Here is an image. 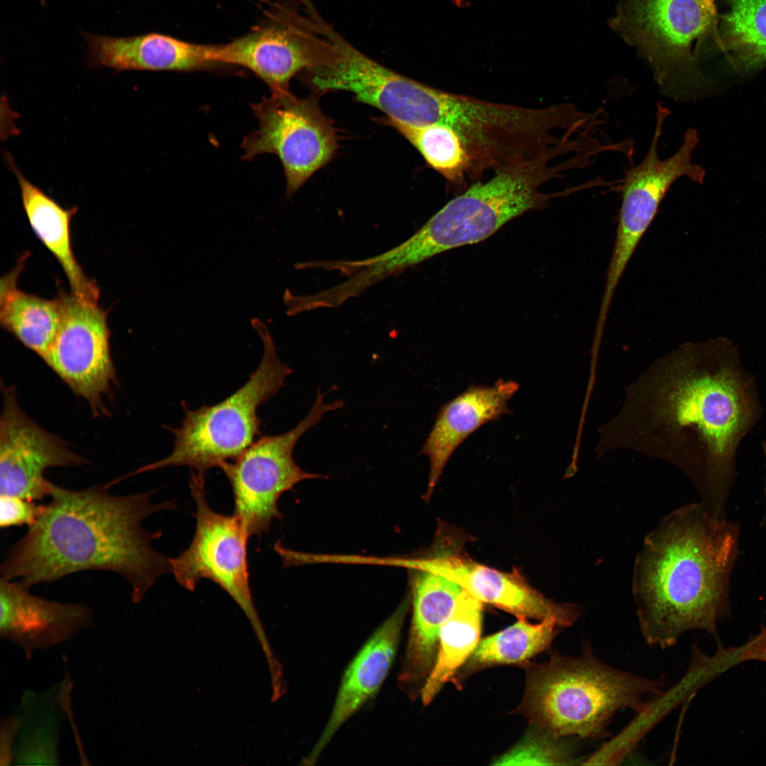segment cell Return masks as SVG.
<instances>
[{
  "mask_svg": "<svg viewBox=\"0 0 766 766\" xmlns=\"http://www.w3.org/2000/svg\"><path fill=\"white\" fill-rule=\"evenodd\" d=\"M659 363L636 387L623 414L633 418L622 420L640 428L634 432L640 440L674 444L701 503L726 518L738 447L762 414L753 376L722 337L685 344Z\"/></svg>",
  "mask_w": 766,
  "mask_h": 766,
  "instance_id": "obj_1",
  "label": "cell"
},
{
  "mask_svg": "<svg viewBox=\"0 0 766 766\" xmlns=\"http://www.w3.org/2000/svg\"><path fill=\"white\" fill-rule=\"evenodd\" d=\"M106 489L73 491L50 482V501L1 563V578L30 587L84 570L111 571L128 581L133 601H140L170 571L169 558L152 547L162 533L143 523L175 504H152L149 492L116 496Z\"/></svg>",
  "mask_w": 766,
  "mask_h": 766,
  "instance_id": "obj_2",
  "label": "cell"
},
{
  "mask_svg": "<svg viewBox=\"0 0 766 766\" xmlns=\"http://www.w3.org/2000/svg\"><path fill=\"white\" fill-rule=\"evenodd\" d=\"M737 523L700 502L684 506L650 533L635 565L633 592L645 641L662 649L685 632L716 635L730 614V582L738 558Z\"/></svg>",
  "mask_w": 766,
  "mask_h": 766,
  "instance_id": "obj_3",
  "label": "cell"
},
{
  "mask_svg": "<svg viewBox=\"0 0 766 766\" xmlns=\"http://www.w3.org/2000/svg\"><path fill=\"white\" fill-rule=\"evenodd\" d=\"M663 683L614 668L583 642L577 657L555 655L528 670L519 709L540 730L557 737L599 740L620 709H647L643 698L658 694Z\"/></svg>",
  "mask_w": 766,
  "mask_h": 766,
  "instance_id": "obj_4",
  "label": "cell"
},
{
  "mask_svg": "<svg viewBox=\"0 0 766 766\" xmlns=\"http://www.w3.org/2000/svg\"><path fill=\"white\" fill-rule=\"evenodd\" d=\"M549 152L496 170L487 181H477L449 201L412 236L387 251L386 260L401 272L445 251L481 242L512 219L545 209L565 196L563 190L544 193L540 188L560 177L562 167Z\"/></svg>",
  "mask_w": 766,
  "mask_h": 766,
  "instance_id": "obj_5",
  "label": "cell"
},
{
  "mask_svg": "<svg viewBox=\"0 0 766 766\" xmlns=\"http://www.w3.org/2000/svg\"><path fill=\"white\" fill-rule=\"evenodd\" d=\"M252 326L262 340L264 352L245 384L216 404L194 410L184 406L181 426L169 428L174 437L171 454L130 476L179 466L205 474L209 470L236 459L255 441L261 428L257 409L284 386L292 369L279 358L263 323L254 319Z\"/></svg>",
  "mask_w": 766,
  "mask_h": 766,
  "instance_id": "obj_6",
  "label": "cell"
},
{
  "mask_svg": "<svg viewBox=\"0 0 766 766\" xmlns=\"http://www.w3.org/2000/svg\"><path fill=\"white\" fill-rule=\"evenodd\" d=\"M717 21L715 0H621L610 24L648 62L663 94L682 100L703 82V45L721 43Z\"/></svg>",
  "mask_w": 766,
  "mask_h": 766,
  "instance_id": "obj_7",
  "label": "cell"
},
{
  "mask_svg": "<svg viewBox=\"0 0 766 766\" xmlns=\"http://www.w3.org/2000/svg\"><path fill=\"white\" fill-rule=\"evenodd\" d=\"M669 115V110L658 103L649 148L643 160L626 172L621 182L616 239L598 316L602 321L607 318L621 277L667 191L679 178L686 177L701 182L704 177V170L692 162L693 152L699 141L694 129L685 132L675 153L666 159L660 157V140Z\"/></svg>",
  "mask_w": 766,
  "mask_h": 766,
  "instance_id": "obj_8",
  "label": "cell"
},
{
  "mask_svg": "<svg viewBox=\"0 0 766 766\" xmlns=\"http://www.w3.org/2000/svg\"><path fill=\"white\" fill-rule=\"evenodd\" d=\"M325 394L318 389L311 410L294 428L260 438L236 459L220 466L232 489L233 515L250 537L266 533L274 519L282 517L278 501L284 492L303 480L321 477L296 465L293 450L326 413L343 406L340 400L327 404Z\"/></svg>",
  "mask_w": 766,
  "mask_h": 766,
  "instance_id": "obj_9",
  "label": "cell"
},
{
  "mask_svg": "<svg viewBox=\"0 0 766 766\" xmlns=\"http://www.w3.org/2000/svg\"><path fill=\"white\" fill-rule=\"evenodd\" d=\"M251 108L258 128L244 138L243 159L276 155L284 169L286 194L291 196L334 157L338 146L335 128L313 96L271 92Z\"/></svg>",
  "mask_w": 766,
  "mask_h": 766,
  "instance_id": "obj_10",
  "label": "cell"
},
{
  "mask_svg": "<svg viewBox=\"0 0 766 766\" xmlns=\"http://www.w3.org/2000/svg\"><path fill=\"white\" fill-rule=\"evenodd\" d=\"M245 35L216 45V60L248 69L271 92L290 91L296 74L320 67L330 58L332 45L304 9V14L280 9Z\"/></svg>",
  "mask_w": 766,
  "mask_h": 766,
  "instance_id": "obj_11",
  "label": "cell"
},
{
  "mask_svg": "<svg viewBox=\"0 0 766 766\" xmlns=\"http://www.w3.org/2000/svg\"><path fill=\"white\" fill-rule=\"evenodd\" d=\"M189 487L196 503V529L189 547L169 558L170 572L185 589L209 579L226 591L245 610H252L247 544L250 537L233 514L218 513L209 506L205 474L192 472Z\"/></svg>",
  "mask_w": 766,
  "mask_h": 766,
  "instance_id": "obj_12",
  "label": "cell"
},
{
  "mask_svg": "<svg viewBox=\"0 0 766 766\" xmlns=\"http://www.w3.org/2000/svg\"><path fill=\"white\" fill-rule=\"evenodd\" d=\"M58 297L61 321L43 361L74 394L87 401L94 416L107 415L104 398L111 393L116 381L107 313L97 303L72 293Z\"/></svg>",
  "mask_w": 766,
  "mask_h": 766,
  "instance_id": "obj_13",
  "label": "cell"
},
{
  "mask_svg": "<svg viewBox=\"0 0 766 766\" xmlns=\"http://www.w3.org/2000/svg\"><path fill=\"white\" fill-rule=\"evenodd\" d=\"M440 545L424 557L386 558L385 562L443 575L457 582L483 604H489L518 618L540 621L551 618L560 627H568L579 617L580 610L577 606L547 599L517 570L513 572H501L476 562L453 543Z\"/></svg>",
  "mask_w": 766,
  "mask_h": 766,
  "instance_id": "obj_14",
  "label": "cell"
},
{
  "mask_svg": "<svg viewBox=\"0 0 766 766\" xmlns=\"http://www.w3.org/2000/svg\"><path fill=\"white\" fill-rule=\"evenodd\" d=\"M1 388L0 494L43 499L50 492L51 482L44 476L47 469L79 465L85 460L21 410L14 387Z\"/></svg>",
  "mask_w": 766,
  "mask_h": 766,
  "instance_id": "obj_15",
  "label": "cell"
},
{
  "mask_svg": "<svg viewBox=\"0 0 766 766\" xmlns=\"http://www.w3.org/2000/svg\"><path fill=\"white\" fill-rule=\"evenodd\" d=\"M18 581L1 577L0 635L27 657L70 639L91 618L89 607L48 600L32 594Z\"/></svg>",
  "mask_w": 766,
  "mask_h": 766,
  "instance_id": "obj_16",
  "label": "cell"
},
{
  "mask_svg": "<svg viewBox=\"0 0 766 766\" xmlns=\"http://www.w3.org/2000/svg\"><path fill=\"white\" fill-rule=\"evenodd\" d=\"M87 63L92 67L127 70L194 71L221 66L215 45L184 41L160 33L113 37L82 32Z\"/></svg>",
  "mask_w": 766,
  "mask_h": 766,
  "instance_id": "obj_17",
  "label": "cell"
},
{
  "mask_svg": "<svg viewBox=\"0 0 766 766\" xmlns=\"http://www.w3.org/2000/svg\"><path fill=\"white\" fill-rule=\"evenodd\" d=\"M518 388L517 382L503 379L492 386L472 385L442 406L420 451L430 462L426 499L457 447L482 425L509 413L508 401Z\"/></svg>",
  "mask_w": 766,
  "mask_h": 766,
  "instance_id": "obj_18",
  "label": "cell"
},
{
  "mask_svg": "<svg viewBox=\"0 0 766 766\" xmlns=\"http://www.w3.org/2000/svg\"><path fill=\"white\" fill-rule=\"evenodd\" d=\"M407 604L402 603L375 631L347 667L328 723L308 758L311 763L383 683L396 655Z\"/></svg>",
  "mask_w": 766,
  "mask_h": 766,
  "instance_id": "obj_19",
  "label": "cell"
},
{
  "mask_svg": "<svg viewBox=\"0 0 766 766\" xmlns=\"http://www.w3.org/2000/svg\"><path fill=\"white\" fill-rule=\"evenodd\" d=\"M413 617L401 679L416 681L429 672L440 629L452 614L462 588L440 574L413 570Z\"/></svg>",
  "mask_w": 766,
  "mask_h": 766,
  "instance_id": "obj_20",
  "label": "cell"
},
{
  "mask_svg": "<svg viewBox=\"0 0 766 766\" xmlns=\"http://www.w3.org/2000/svg\"><path fill=\"white\" fill-rule=\"evenodd\" d=\"M9 165L17 178L24 211L35 235L62 267L71 293L81 299L97 303L99 289L84 273L71 247L70 221L77 207L64 209L20 172L13 161Z\"/></svg>",
  "mask_w": 766,
  "mask_h": 766,
  "instance_id": "obj_21",
  "label": "cell"
},
{
  "mask_svg": "<svg viewBox=\"0 0 766 766\" xmlns=\"http://www.w3.org/2000/svg\"><path fill=\"white\" fill-rule=\"evenodd\" d=\"M16 274V272L9 274L1 283V323L43 360L60 327V300L58 296L48 300L19 290Z\"/></svg>",
  "mask_w": 766,
  "mask_h": 766,
  "instance_id": "obj_22",
  "label": "cell"
},
{
  "mask_svg": "<svg viewBox=\"0 0 766 766\" xmlns=\"http://www.w3.org/2000/svg\"><path fill=\"white\" fill-rule=\"evenodd\" d=\"M482 609L483 603L462 589L440 631L435 662L421 690L425 705L433 699L475 649L481 632Z\"/></svg>",
  "mask_w": 766,
  "mask_h": 766,
  "instance_id": "obj_23",
  "label": "cell"
},
{
  "mask_svg": "<svg viewBox=\"0 0 766 766\" xmlns=\"http://www.w3.org/2000/svg\"><path fill=\"white\" fill-rule=\"evenodd\" d=\"M558 627L559 623L551 618L537 624L518 618L514 625L479 641L468 658V668L523 663L550 645Z\"/></svg>",
  "mask_w": 766,
  "mask_h": 766,
  "instance_id": "obj_24",
  "label": "cell"
},
{
  "mask_svg": "<svg viewBox=\"0 0 766 766\" xmlns=\"http://www.w3.org/2000/svg\"><path fill=\"white\" fill-rule=\"evenodd\" d=\"M384 121L404 136L449 184L463 189L467 178L472 179L470 155L454 131L440 124L411 126L387 117Z\"/></svg>",
  "mask_w": 766,
  "mask_h": 766,
  "instance_id": "obj_25",
  "label": "cell"
},
{
  "mask_svg": "<svg viewBox=\"0 0 766 766\" xmlns=\"http://www.w3.org/2000/svg\"><path fill=\"white\" fill-rule=\"evenodd\" d=\"M721 48L743 70L766 65V0H728Z\"/></svg>",
  "mask_w": 766,
  "mask_h": 766,
  "instance_id": "obj_26",
  "label": "cell"
},
{
  "mask_svg": "<svg viewBox=\"0 0 766 766\" xmlns=\"http://www.w3.org/2000/svg\"><path fill=\"white\" fill-rule=\"evenodd\" d=\"M541 731V730H540ZM539 737L526 738L496 764L572 765L577 759L573 750L560 738L541 731Z\"/></svg>",
  "mask_w": 766,
  "mask_h": 766,
  "instance_id": "obj_27",
  "label": "cell"
},
{
  "mask_svg": "<svg viewBox=\"0 0 766 766\" xmlns=\"http://www.w3.org/2000/svg\"><path fill=\"white\" fill-rule=\"evenodd\" d=\"M45 505L17 496L0 494V526H32L42 514Z\"/></svg>",
  "mask_w": 766,
  "mask_h": 766,
  "instance_id": "obj_28",
  "label": "cell"
},
{
  "mask_svg": "<svg viewBox=\"0 0 766 766\" xmlns=\"http://www.w3.org/2000/svg\"><path fill=\"white\" fill-rule=\"evenodd\" d=\"M743 660H759L766 662V626L743 653Z\"/></svg>",
  "mask_w": 766,
  "mask_h": 766,
  "instance_id": "obj_29",
  "label": "cell"
},
{
  "mask_svg": "<svg viewBox=\"0 0 766 766\" xmlns=\"http://www.w3.org/2000/svg\"><path fill=\"white\" fill-rule=\"evenodd\" d=\"M762 450L765 455V478H764V489H763V507L762 514L760 521V525L766 531V443H762Z\"/></svg>",
  "mask_w": 766,
  "mask_h": 766,
  "instance_id": "obj_30",
  "label": "cell"
},
{
  "mask_svg": "<svg viewBox=\"0 0 766 766\" xmlns=\"http://www.w3.org/2000/svg\"><path fill=\"white\" fill-rule=\"evenodd\" d=\"M456 6L460 8L465 7L467 6L468 0H454Z\"/></svg>",
  "mask_w": 766,
  "mask_h": 766,
  "instance_id": "obj_31",
  "label": "cell"
},
{
  "mask_svg": "<svg viewBox=\"0 0 766 766\" xmlns=\"http://www.w3.org/2000/svg\"><path fill=\"white\" fill-rule=\"evenodd\" d=\"M589 131H592V130H589ZM586 131H584V132H586ZM583 133H584V132H583ZM582 133H579V135H580V134H582Z\"/></svg>",
  "mask_w": 766,
  "mask_h": 766,
  "instance_id": "obj_32",
  "label": "cell"
}]
</instances>
